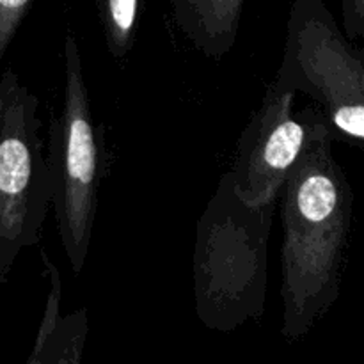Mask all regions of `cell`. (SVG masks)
I'll return each instance as SVG.
<instances>
[{"label": "cell", "mask_w": 364, "mask_h": 364, "mask_svg": "<svg viewBox=\"0 0 364 364\" xmlns=\"http://www.w3.org/2000/svg\"><path fill=\"white\" fill-rule=\"evenodd\" d=\"M39 255L48 277V294L27 364H78L87 340V311L80 308L68 315L60 313V274L46 251L41 249Z\"/></svg>", "instance_id": "cell-7"}, {"label": "cell", "mask_w": 364, "mask_h": 364, "mask_svg": "<svg viewBox=\"0 0 364 364\" xmlns=\"http://www.w3.org/2000/svg\"><path fill=\"white\" fill-rule=\"evenodd\" d=\"M272 84L315 100L333 141L363 148L364 53L323 0H294L283 60Z\"/></svg>", "instance_id": "cell-4"}, {"label": "cell", "mask_w": 364, "mask_h": 364, "mask_svg": "<svg viewBox=\"0 0 364 364\" xmlns=\"http://www.w3.org/2000/svg\"><path fill=\"white\" fill-rule=\"evenodd\" d=\"M295 95L270 84L262 105L240 135L230 174L235 191L252 206L279 199L281 187L320 124L322 110L309 105L294 112Z\"/></svg>", "instance_id": "cell-6"}, {"label": "cell", "mask_w": 364, "mask_h": 364, "mask_svg": "<svg viewBox=\"0 0 364 364\" xmlns=\"http://www.w3.org/2000/svg\"><path fill=\"white\" fill-rule=\"evenodd\" d=\"M39 100L13 68L0 75V284L18 255L38 245L52 205Z\"/></svg>", "instance_id": "cell-5"}, {"label": "cell", "mask_w": 364, "mask_h": 364, "mask_svg": "<svg viewBox=\"0 0 364 364\" xmlns=\"http://www.w3.org/2000/svg\"><path fill=\"white\" fill-rule=\"evenodd\" d=\"M343 32L350 41L364 36V0H340Z\"/></svg>", "instance_id": "cell-11"}, {"label": "cell", "mask_w": 364, "mask_h": 364, "mask_svg": "<svg viewBox=\"0 0 364 364\" xmlns=\"http://www.w3.org/2000/svg\"><path fill=\"white\" fill-rule=\"evenodd\" d=\"M34 0H0V66Z\"/></svg>", "instance_id": "cell-10"}, {"label": "cell", "mask_w": 364, "mask_h": 364, "mask_svg": "<svg viewBox=\"0 0 364 364\" xmlns=\"http://www.w3.org/2000/svg\"><path fill=\"white\" fill-rule=\"evenodd\" d=\"M333 135L320 124L279 192L284 313L281 334L299 341L340 295L354 223V191L333 155Z\"/></svg>", "instance_id": "cell-1"}, {"label": "cell", "mask_w": 364, "mask_h": 364, "mask_svg": "<svg viewBox=\"0 0 364 364\" xmlns=\"http://www.w3.org/2000/svg\"><path fill=\"white\" fill-rule=\"evenodd\" d=\"M96 4L110 55L127 59L137 38L144 0H96Z\"/></svg>", "instance_id": "cell-9"}, {"label": "cell", "mask_w": 364, "mask_h": 364, "mask_svg": "<svg viewBox=\"0 0 364 364\" xmlns=\"http://www.w3.org/2000/svg\"><path fill=\"white\" fill-rule=\"evenodd\" d=\"M64 96L50 119L48 173L57 228L71 270L80 274L98 213L100 183L107 174L105 135L95 123L80 46L71 32L64 39Z\"/></svg>", "instance_id": "cell-3"}, {"label": "cell", "mask_w": 364, "mask_h": 364, "mask_svg": "<svg viewBox=\"0 0 364 364\" xmlns=\"http://www.w3.org/2000/svg\"><path fill=\"white\" fill-rule=\"evenodd\" d=\"M276 210L277 201L245 203L230 171L220 176L198 220L192 256L196 313L206 329L231 333L263 316Z\"/></svg>", "instance_id": "cell-2"}, {"label": "cell", "mask_w": 364, "mask_h": 364, "mask_svg": "<svg viewBox=\"0 0 364 364\" xmlns=\"http://www.w3.org/2000/svg\"><path fill=\"white\" fill-rule=\"evenodd\" d=\"M176 27L210 59L233 50L247 0H169Z\"/></svg>", "instance_id": "cell-8"}]
</instances>
